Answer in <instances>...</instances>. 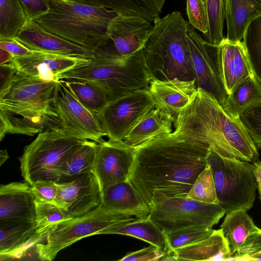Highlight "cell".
Wrapping results in <instances>:
<instances>
[{
  "label": "cell",
  "mask_w": 261,
  "mask_h": 261,
  "mask_svg": "<svg viewBox=\"0 0 261 261\" xmlns=\"http://www.w3.org/2000/svg\"><path fill=\"white\" fill-rule=\"evenodd\" d=\"M135 148L128 180L151 209L170 199L187 197L206 166L210 150L173 132Z\"/></svg>",
  "instance_id": "obj_1"
},
{
  "label": "cell",
  "mask_w": 261,
  "mask_h": 261,
  "mask_svg": "<svg viewBox=\"0 0 261 261\" xmlns=\"http://www.w3.org/2000/svg\"><path fill=\"white\" fill-rule=\"evenodd\" d=\"M173 133L227 158L253 163L256 146L240 117L226 112L211 95L197 88L192 101L176 116Z\"/></svg>",
  "instance_id": "obj_2"
},
{
  "label": "cell",
  "mask_w": 261,
  "mask_h": 261,
  "mask_svg": "<svg viewBox=\"0 0 261 261\" xmlns=\"http://www.w3.org/2000/svg\"><path fill=\"white\" fill-rule=\"evenodd\" d=\"M60 80L94 82L105 90L110 101L139 90L148 89L152 78L143 49L123 56L114 44L108 43L95 52L92 59L63 73Z\"/></svg>",
  "instance_id": "obj_3"
},
{
  "label": "cell",
  "mask_w": 261,
  "mask_h": 261,
  "mask_svg": "<svg viewBox=\"0 0 261 261\" xmlns=\"http://www.w3.org/2000/svg\"><path fill=\"white\" fill-rule=\"evenodd\" d=\"M187 23L178 11L172 12L154 21L143 48L152 80H196L187 34Z\"/></svg>",
  "instance_id": "obj_4"
},
{
  "label": "cell",
  "mask_w": 261,
  "mask_h": 261,
  "mask_svg": "<svg viewBox=\"0 0 261 261\" xmlns=\"http://www.w3.org/2000/svg\"><path fill=\"white\" fill-rule=\"evenodd\" d=\"M49 1L48 12L34 20L44 30L94 53L108 43V25L116 11L68 0Z\"/></svg>",
  "instance_id": "obj_5"
},
{
  "label": "cell",
  "mask_w": 261,
  "mask_h": 261,
  "mask_svg": "<svg viewBox=\"0 0 261 261\" xmlns=\"http://www.w3.org/2000/svg\"><path fill=\"white\" fill-rule=\"evenodd\" d=\"M206 162L212 173L219 204L226 214L237 210H250L257 190L252 164L222 156L210 149Z\"/></svg>",
  "instance_id": "obj_6"
},
{
  "label": "cell",
  "mask_w": 261,
  "mask_h": 261,
  "mask_svg": "<svg viewBox=\"0 0 261 261\" xmlns=\"http://www.w3.org/2000/svg\"><path fill=\"white\" fill-rule=\"evenodd\" d=\"M83 141L62 128L46 130L23 149L19 158L21 175L32 185L39 180H52L56 167L63 158Z\"/></svg>",
  "instance_id": "obj_7"
},
{
  "label": "cell",
  "mask_w": 261,
  "mask_h": 261,
  "mask_svg": "<svg viewBox=\"0 0 261 261\" xmlns=\"http://www.w3.org/2000/svg\"><path fill=\"white\" fill-rule=\"evenodd\" d=\"M132 218L113 212L100 203L87 214L57 226L46 236L44 242L36 245L38 257L41 260H53L60 251L81 239L98 234L109 225Z\"/></svg>",
  "instance_id": "obj_8"
},
{
  "label": "cell",
  "mask_w": 261,
  "mask_h": 261,
  "mask_svg": "<svg viewBox=\"0 0 261 261\" xmlns=\"http://www.w3.org/2000/svg\"><path fill=\"white\" fill-rule=\"evenodd\" d=\"M225 214L220 204L184 197L171 198L155 205L148 217L162 230L169 232L194 225L213 228Z\"/></svg>",
  "instance_id": "obj_9"
},
{
  "label": "cell",
  "mask_w": 261,
  "mask_h": 261,
  "mask_svg": "<svg viewBox=\"0 0 261 261\" xmlns=\"http://www.w3.org/2000/svg\"><path fill=\"white\" fill-rule=\"evenodd\" d=\"M155 108L148 89L136 91L110 101L97 114L109 140H123L144 116Z\"/></svg>",
  "instance_id": "obj_10"
},
{
  "label": "cell",
  "mask_w": 261,
  "mask_h": 261,
  "mask_svg": "<svg viewBox=\"0 0 261 261\" xmlns=\"http://www.w3.org/2000/svg\"><path fill=\"white\" fill-rule=\"evenodd\" d=\"M54 106L60 117L62 129L68 134L97 143L106 136L97 114L83 106L63 80L58 82Z\"/></svg>",
  "instance_id": "obj_11"
},
{
  "label": "cell",
  "mask_w": 261,
  "mask_h": 261,
  "mask_svg": "<svg viewBox=\"0 0 261 261\" xmlns=\"http://www.w3.org/2000/svg\"><path fill=\"white\" fill-rule=\"evenodd\" d=\"M187 27L197 89L208 93L222 106L228 95L219 67L218 45L203 38L189 22Z\"/></svg>",
  "instance_id": "obj_12"
},
{
  "label": "cell",
  "mask_w": 261,
  "mask_h": 261,
  "mask_svg": "<svg viewBox=\"0 0 261 261\" xmlns=\"http://www.w3.org/2000/svg\"><path fill=\"white\" fill-rule=\"evenodd\" d=\"M97 143L93 172L102 194L110 186L128 180L135 148L128 145L123 140L102 139Z\"/></svg>",
  "instance_id": "obj_13"
},
{
  "label": "cell",
  "mask_w": 261,
  "mask_h": 261,
  "mask_svg": "<svg viewBox=\"0 0 261 261\" xmlns=\"http://www.w3.org/2000/svg\"><path fill=\"white\" fill-rule=\"evenodd\" d=\"M55 204L64 209L70 219L83 216L97 207L102 194L93 171L78 175L63 183L57 182Z\"/></svg>",
  "instance_id": "obj_14"
},
{
  "label": "cell",
  "mask_w": 261,
  "mask_h": 261,
  "mask_svg": "<svg viewBox=\"0 0 261 261\" xmlns=\"http://www.w3.org/2000/svg\"><path fill=\"white\" fill-rule=\"evenodd\" d=\"M62 128L55 107L44 109L18 108L0 104V140L8 134L34 136Z\"/></svg>",
  "instance_id": "obj_15"
},
{
  "label": "cell",
  "mask_w": 261,
  "mask_h": 261,
  "mask_svg": "<svg viewBox=\"0 0 261 261\" xmlns=\"http://www.w3.org/2000/svg\"><path fill=\"white\" fill-rule=\"evenodd\" d=\"M58 82H47L16 72L12 84L0 96V104L44 110L54 106Z\"/></svg>",
  "instance_id": "obj_16"
},
{
  "label": "cell",
  "mask_w": 261,
  "mask_h": 261,
  "mask_svg": "<svg viewBox=\"0 0 261 261\" xmlns=\"http://www.w3.org/2000/svg\"><path fill=\"white\" fill-rule=\"evenodd\" d=\"M15 39L34 51L86 60L94 57L92 51L46 31L34 20L27 21Z\"/></svg>",
  "instance_id": "obj_17"
},
{
  "label": "cell",
  "mask_w": 261,
  "mask_h": 261,
  "mask_svg": "<svg viewBox=\"0 0 261 261\" xmlns=\"http://www.w3.org/2000/svg\"><path fill=\"white\" fill-rule=\"evenodd\" d=\"M152 28L143 17L118 13L109 22L107 35L118 51L127 56L144 48Z\"/></svg>",
  "instance_id": "obj_18"
},
{
  "label": "cell",
  "mask_w": 261,
  "mask_h": 261,
  "mask_svg": "<svg viewBox=\"0 0 261 261\" xmlns=\"http://www.w3.org/2000/svg\"><path fill=\"white\" fill-rule=\"evenodd\" d=\"M89 60L35 51L28 56L14 57L10 62L21 74L47 82H58L63 73Z\"/></svg>",
  "instance_id": "obj_19"
},
{
  "label": "cell",
  "mask_w": 261,
  "mask_h": 261,
  "mask_svg": "<svg viewBox=\"0 0 261 261\" xmlns=\"http://www.w3.org/2000/svg\"><path fill=\"white\" fill-rule=\"evenodd\" d=\"M218 63L227 95L254 76L243 42L225 38L218 45Z\"/></svg>",
  "instance_id": "obj_20"
},
{
  "label": "cell",
  "mask_w": 261,
  "mask_h": 261,
  "mask_svg": "<svg viewBox=\"0 0 261 261\" xmlns=\"http://www.w3.org/2000/svg\"><path fill=\"white\" fill-rule=\"evenodd\" d=\"M197 90L195 80L177 78L166 81L152 79L148 86L155 107L175 118L194 98Z\"/></svg>",
  "instance_id": "obj_21"
},
{
  "label": "cell",
  "mask_w": 261,
  "mask_h": 261,
  "mask_svg": "<svg viewBox=\"0 0 261 261\" xmlns=\"http://www.w3.org/2000/svg\"><path fill=\"white\" fill-rule=\"evenodd\" d=\"M36 198L27 182H11L0 187V220L35 221Z\"/></svg>",
  "instance_id": "obj_22"
},
{
  "label": "cell",
  "mask_w": 261,
  "mask_h": 261,
  "mask_svg": "<svg viewBox=\"0 0 261 261\" xmlns=\"http://www.w3.org/2000/svg\"><path fill=\"white\" fill-rule=\"evenodd\" d=\"M233 255L221 228L207 238L166 254L160 260H228Z\"/></svg>",
  "instance_id": "obj_23"
},
{
  "label": "cell",
  "mask_w": 261,
  "mask_h": 261,
  "mask_svg": "<svg viewBox=\"0 0 261 261\" xmlns=\"http://www.w3.org/2000/svg\"><path fill=\"white\" fill-rule=\"evenodd\" d=\"M100 203L108 210L129 218H146L151 211L128 180L108 187L102 193Z\"/></svg>",
  "instance_id": "obj_24"
},
{
  "label": "cell",
  "mask_w": 261,
  "mask_h": 261,
  "mask_svg": "<svg viewBox=\"0 0 261 261\" xmlns=\"http://www.w3.org/2000/svg\"><path fill=\"white\" fill-rule=\"evenodd\" d=\"M97 146L95 141L84 140L68 153L55 169L54 181L66 182L79 175L93 171Z\"/></svg>",
  "instance_id": "obj_25"
},
{
  "label": "cell",
  "mask_w": 261,
  "mask_h": 261,
  "mask_svg": "<svg viewBox=\"0 0 261 261\" xmlns=\"http://www.w3.org/2000/svg\"><path fill=\"white\" fill-rule=\"evenodd\" d=\"M226 38L239 42L250 23L261 16V0H224Z\"/></svg>",
  "instance_id": "obj_26"
},
{
  "label": "cell",
  "mask_w": 261,
  "mask_h": 261,
  "mask_svg": "<svg viewBox=\"0 0 261 261\" xmlns=\"http://www.w3.org/2000/svg\"><path fill=\"white\" fill-rule=\"evenodd\" d=\"M118 234L133 237L154 245L167 254L168 246L165 232L149 217L120 221L100 230L98 234Z\"/></svg>",
  "instance_id": "obj_27"
},
{
  "label": "cell",
  "mask_w": 261,
  "mask_h": 261,
  "mask_svg": "<svg viewBox=\"0 0 261 261\" xmlns=\"http://www.w3.org/2000/svg\"><path fill=\"white\" fill-rule=\"evenodd\" d=\"M174 120L175 118L155 107L144 116L123 141L135 148L152 138L172 133Z\"/></svg>",
  "instance_id": "obj_28"
},
{
  "label": "cell",
  "mask_w": 261,
  "mask_h": 261,
  "mask_svg": "<svg viewBox=\"0 0 261 261\" xmlns=\"http://www.w3.org/2000/svg\"><path fill=\"white\" fill-rule=\"evenodd\" d=\"M36 230V222L11 219L0 220L1 256H13L31 242Z\"/></svg>",
  "instance_id": "obj_29"
},
{
  "label": "cell",
  "mask_w": 261,
  "mask_h": 261,
  "mask_svg": "<svg viewBox=\"0 0 261 261\" xmlns=\"http://www.w3.org/2000/svg\"><path fill=\"white\" fill-rule=\"evenodd\" d=\"M247 212L244 210H237L226 213L220 225L233 255L249 235L260 229Z\"/></svg>",
  "instance_id": "obj_30"
},
{
  "label": "cell",
  "mask_w": 261,
  "mask_h": 261,
  "mask_svg": "<svg viewBox=\"0 0 261 261\" xmlns=\"http://www.w3.org/2000/svg\"><path fill=\"white\" fill-rule=\"evenodd\" d=\"M261 103V82L253 76L237 87L226 97L223 109L240 117L246 111Z\"/></svg>",
  "instance_id": "obj_31"
},
{
  "label": "cell",
  "mask_w": 261,
  "mask_h": 261,
  "mask_svg": "<svg viewBox=\"0 0 261 261\" xmlns=\"http://www.w3.org/2000/svg\"><path fill=\"white\" fill-rule=\"evenodd\" d=\"M166 0H100L103 6L128 16L143 17L150 22L160 18Z\"/></svg>",
  "instance_id": "obj_32"
},
{
  "label": "cell",
  "mask_w": 261,
  "mask_h": 261,
  "mask_svg": "<svg viewBox=\"0 0 261 261\" xmlns=\"http://www.w3.org/2000/svg\"><path fill=\"white\" fill-rule=\"evenodd\" d=\"M28 20L19 0H0V40L15 39Z\"/></svg>",
  "instance_id": "obj_33"
},
{
  "label": "cell",
  "mask_w": 261,
  "mask_h": 261,
  "mask_svg": "<svg viewBox=\"0 0 261 261\" xmlns=\"http://www.w3.org/2000/svg\"><path fill=\"white\" fill-rule=\"evenodd\" d=\"M64 81L79 101L94 113H99L109 102L105 90L94 82L87 80Z\"/></svg>",
  "instance_id": "obj_34"
},
{
  "label": "cell",
  "mask_w": 261,
  "mask_h": 261,
  "mask_svg": "<svg viewBox=\"0 0 261 261\" xmlns=\"http://www.w3.org/2000/svg\"><path fill=\"white\" fill-rule=\"evenodd\" d=\"M35 205L36 230L33 243L46 237L59 224L71 220L64 209L55 204L36 200Z\"/></svg>",
  "instance_id": "obj_35"
},
{
  "label": "cell",
  "mask_w": 261,
  "mask_h": 261,
  "mask_svg": "<svg viewBox=\"0 0 261 261\" xmlns=\"http://www.w3.org/2000/svg\"><path fill=\"white\" fill-rule=\"evenodd\" d=\"M213 231L212 228L205 225H194L169 232L164 231L168 246L167 254L198 242L209 237Z\"/></svg>",
  "instance_id": "obj_36"
},
{
  "label": "cell",
  "mask_w": 261,
  "mask_h": 261,
  "mask_svg": "<svg viewBox=\"0 0 261 261\" xmlns=\"http://www.w3.org/2000/svg\"><path fill=\"white\" fill-rule=\"evenodd\" d=\"M242 42L254 75L261 82V16L249 25Z\"/></svg>",
  "instance_id": "obj_37"
},
{
  "label": "cell",
  "mask_w": 261,
  "mask_h": 261,
  "mask_svg": "<svg viewBox=\"0 0 261 261\" xmlns=\"http://www.w3.org/2000/svg\"><path fill=\"white\" fill-rule=\"evenodd\" d=\"M208 21V32L204 36L210 43L218 45L225 38L223 34L224 0H205Z\"/></svg>",
  "instance_id": "obj_38"
},
{
  "label": "cell",
  "mask_w": 261,
  "mask_h": 261,
  "mask_svg": "<svg viewBox=\"0 0 261 261\" xmlns=\"http://www.w3.org/2000/svg\"><path fill=\"white\" fill-rule=\"evenodd\" d=\"M187 197L200 202L219 204L212 173L207 164L195 181Z\"/></svg>",
  "instance_id": "obj_39"
},
{
  "label": "cell",
  "mask_w": 261,
  "mask_h": 261,
  "mask_svg": "<svg viewBox=\"0 0 261 261\" xmlns=\"http://www.w3.org/2000/svg\"><path fill=\"white\" fill-rule=\"evenodd\" d=\"M187 13L189 23L205 36L208 32V21L205 3L203 0H187Z\"/></svg>",
  "instance_id": "obj_40"
},
{
  "label": "cell",
  "mask_w": 261,
  "mask_h": 261,
  "mask_svg": "<svg viewBox=\"0 0 261 261\" xmlns=\"http://www.w3.org/2000/svg\"><path fill=\"white\" fill-rule=\"evenodd\" d=\"M240 118L258 149H261V103L244 112Z\"/></svg>",
  "instance_id": "obj_41"
},
{
  "label": "cell",
  "mask_w": 261,
  "mask_h": 261,
  "mask_svg": "<svg viewBox=\"0 0 261 261\" xmlns=\"http://www.w3.org/2000/svg\"><path fill=\"white\" fill-rule=\"evenodd\" d=\"M36 200L53 203L57 195V182L52 180H39L31 185Z\"/></svg>",
  "instance_id": "obj_42"
},
{
  "label": "cell",
  "mask_w": 261,
  "mask_h": 261,
  "mask_svg": "<svg viewBox=\"0 0 261 261\" xmlns=\"http://www.w3.org/2000/svg\"><path fill=\"white\" fill-rule=\"evenodd\" d=\"M159 247L150 244L142 249L126 254L119 261H156L160 260L166 255Z\"/></svg>",
  "instance_id": "obj_43"
},
{
  "label": "cell",
  "mask_w": 261,
  "mask_h": 261,
  "mask_svg": "<svg viewBox=\"0 0 261 261\" xmlns=\"http://www.w3.org/2000/svg\"><path fill=\"white\" fill-rule=\"evenodd\" d=\"M28 20H34L48 12L50 9L49 0H19Z\"/></svg>",
  "instance_id": "obj_44"
},
{
  "label": "cell",
  "mask_w": 261,
  "mask_h": 261,
  "mask_svg": "<svg viewBox=\"0 0 261 261\" xmlns=\"http://www.w3.org/2000/svg\"><path fill=\"white\" fill-rule=\"evenodd\" d=\"M261 251V229L249 235L234 254L249 255Z\"/></svg>",
  "instance_id": "obj_45"
},
{
  "label": "cell",
  "mask_w": 261,
  "mask_h": 261,
  "mask_svg": "<svg viewBox=\"0 0 261 261\" xmlns=\"http://www.w3.org/2000/svg\"><path fill=\"white\" fill-rule=\"evenodd\" d=\"M16 72V69L10 62L0 65V96L10 87Z\"/></svg>",
  "instance_id": "obj_46"
},
{
  "label": "cell",
  "mask_w": 261,
  "mask_h": 261,
  "mask_svg": "<svg viewBox=\"0 0 261 261\" xmlns=\"http://www.w3.org/2000/svg\"><path fill=\"white\" fill-rule=\"evenodd\" d=\"M0 48L10 52L14 57L28 56L35 51L25 46L15 39L0 40Z\"/></svg>",
  "instance_id": "obj_47"
},
{
  "label": "cell",
  "mask_w": 261,
  "mask_h": 261,
  "mask_svg": "<svg viewBox=\"0 0 261 261\" xmlns=\"http://www.w3.org/2000/svg\"><path fill=\"white\" fill-rule=\"evenodd\" d=\"M253 171L257 185L258 198L261 201V160L253 162Z\"/></svg>",
  "instance_id": "obj_48"
},
{
  "label": "cell",
  "mask_w": 261,
  "mask_h": 261,
  "mask_svg": "<svg viewBox=\"0 0 261 261\" xmlns=\"http://www.w3.org/2000/svg\"><path fill=\"white\" fill-rule=\"evenodd\" d=\"M14 57L11 53L0 48V65L10 62Z\"/></svg>",
  "instance_id": "obj_49"
},
{
  "label": "cell",
  "mask_w": 261,
  "mask_h": 261,
  "mask_svg": "<svg viewBox=\"0 0 261 261\" xmlns=\"http://www.w3.org/2000/svg\"><path fill=\"white\" fill-rule=\"evenodd\" d=\"M76 3L91 6H103L100 0H68Z\"/></svg>",
  "instance_id": "obj_50"
},
{
  "label": "cell",
  "mask_w": 261,
  "mask_h": 261,
  "mask_svg": "<svg viewBox=\"0 0 261 261\" xmlns=\"http://www.w3.org/2000/svg\"><path fill=\"white\" fill-rule=\"evenodd\" d=\"M9 155L7 150L2 149L0 151V165H2L9 158Z\"/></svg>",
  "instance_id": "obj_51"
},
{
  "label": "cell",
  "mask_w": 261,
  "mask_h": 261,
  "mask_svg": "<svg viewBox=\"0 0 261 261\" xmlns=\"http://www.w3.org/2000/svg\"><path fill=\"white\" fill-rule=\"evenodd\" d=\"M204 1V2H205V0H203Z\"/></svg>",
  "instance_id": "obj_52"
},
{
  "label": "cell",
  "mask_w": 261,
  "mask_h": 261,
  "mask_svg": "<svg viewBox=\"0 0 261 261\" xmlns=\"http://www.w3.org/2000/svg\"><path fill=\"white\" fill-rule=\"evenodd\" d=\"M260 252H261V251H260Z\"/></svg>",
  "instance_id": "obj_53"
}]
</instances>
